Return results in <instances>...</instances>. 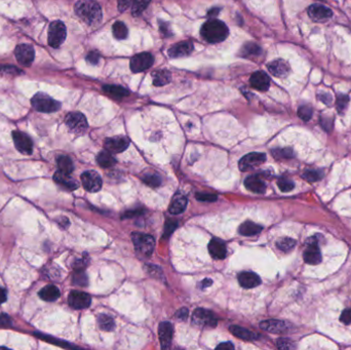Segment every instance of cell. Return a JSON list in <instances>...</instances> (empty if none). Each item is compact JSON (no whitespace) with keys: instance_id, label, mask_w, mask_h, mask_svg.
<instances>
[{"instance_id":"35","label":"cell","mask_w":351,"mask_h":350,"mask_svg":"<svg viewBox=\"0 0 351 350\" xmlns=\"http://www.w3.org/2000/svg\"><path fill=\"white\" fill-rule=\"evenodd\" d=\"M98 323H99V326H100V327L102 328V330L106 331V332L113 331L114 327H115L114 320L111 316H109L107 314L99 315Z\"/></svg>"},{"instance_id":"4","label":"cell","mask_w":351,"mask_h":350,"mask_svg":"<svg viewBox=\"0 0 351 350\" xmlns=\"http://www.w3.org/2000/svg\"><path fill=\"white\" fill-rule=\"evenodd\" d=\"M67 36V30L66 26L64 25L61 21H55L52 22L48 28V36L47 41L48 45L51 47H59L63 45V42L65 41Z\"/></svg>"},{"instance_id":"12","label":"cell","mask_w":351,"mask_h":350,"mask_svg":"<svg viewBox=\"0 0 351 350\" xmlns=\"http://www.w3.org/2000/svg\"><path fill=\"white\" fill-rule=\"evenodd\" d=\"M304 260L306 263L316 265L322 261L321 250L318 248V242L315 241V237L309 238L307 240V249L304 252Z\"/></svg>"},{"instance_id":"11","label":"cell","mask_w":351,"mask_h":350,"mask_svg":"<svg viewBox=\"0 0 351 350\" xmlns=\"http://www.w3.org/2000/svg\"><path fill=\"white\" fill-rule=\"evenodd\" d=\"M13 140L16 148L21 153L30 155L33 152V142L25 133L18 131L13 132Z\"/></svg>"},{"instance_id":"37","label":"cell","mask_w":351,"mask_h":350,"mask_svg":"<svg viewBox=\"0 0 351 350\" xmlns=\"http://www.w3.org/2000/svg\"><path fill=\"white\" fill-rule=\"evenodd\" d=\"M323 172L317 171V169H308L303 174V178L308 182H316L323 178Z\"/></svg>"},{"instance_id":"56","label":"cell","mask_w":351,"mask_h":350,"mask_svg":"<svg viewBox=\"0 0 351 350\" xmlns=\"http://www.w3.org/2000/svg\"><path fill=\"white\" fill-rule=\"evenodd\" d=\"M234 348L233 344L230 342H225V343H221L217 346V349L220 350H232Z\"/></svg>"},{"instance_id":"33","label":"cell","mask_w":351,"mask_h":350,"mask_svg":"<svg viewBox=\"0 0 351 350\" xmlns=\"http://www.w3.org/2000/svg\"><path fill=\"white\" fill-rule=\"evenodd\" d=\"M97 162L102 167L105 168L112 167L116 164V159L109 151H101L97 156Z\"/></svg>"},{"instance_id":"27","label":"cell","mask_w":351,"mask_h":350,"mask_svg":"<svg viewBox=\"0 0 351 350\" xmlns=\"http://www.w3.org/2000/svg\"><path fill=\"white\" fill-rule=\"evenodd\" d=\"M229 331L239 339H242V340H248V341H252V340H257L259 338V336L257 334H255L254 332H251L247 328L238 327V326H231L229 327Z\"/></svg>"},{"instance_id":"16","label":"cell","mask_w":351,"mask_h":350,"mask_svg":"<svg viewBox=\"0 0 351 350\" xmlns=\"http://www.w3.org/2000/svg\"><path fill=\"white\" fill-rule=\"evenodd\" d=\"M130 145V140L126 137H114L109 138L105 141L106 150L110 153H120L123 152Z\"/></svg>"},{"instance_id":"23","label":"cell","mask_w":351,"mask_h":350,"mask_svg":"<svg viewBox=\"0 0 351 350\" xmlns=\"http://www.w3.org/2000/svg\"><path fill=\"white\" fill-rule=\"evenodd\" d=\"M238 281L242 288L253 289L261 283V279L254 272H242L238 275Z\"/></svg>"},{"instance_id":"49","label":"cell","mask_w":351,"mask_h":350,"mask_svg":"<svg viewBox=\"0 0 351 350\" xmlns=\"http://www.w3.org/2000/svg\"><path fill=\"white\" fill-rule=\"evenodd\" d=\"M158 23H159V29H161V32L164 36H172L171 28H169V25L167 23H164L163 21H159Z\"/></svg>"},{"instance_id":"31","label":"cell","mask_w":351,"mask_h":350,"mask_svg":"<svg viewBox=\"0 0 351 350\" xmlns=\"http://www.w3.org/2000/svg\"><path fill=\"white\" fill-rule=\"evenodd\" d=\"M187 207V198L183 195H178L174 198L173 203L169 206V213L173 215H179L183 213Z\"/></svg>"},{"instance_id":"51","label":"cell","mask_w":351,"mask_h":350,"mask_svg":"<svg viewBox=\"0 0 351 350\" xmlns=\"http://www.w3.org/2000/svg\"><path fill=\"white\" fill-rule=\"evenodd\" d=\"M321 124H322V126L324 127L326 131H331L332 126H333V120L329 119V118L322 117L321 118Z\"/></svg>"},{"instance_id":"20","label":"cell","mask_w":351,"mask_h":350,"mask_svg":"<svg viewBox=\"0 0 351 350\" xmlns=\"http://www.w3.org/2000/svg\"><path fill=\"white\" fill-rule=\"evenodd\" d=\"M209 252L215 259L222 260L226 257L227 250L225 243L218 238H212L209 243Z\"/></svg>"},{"instance_id":"48","label":"cell","mask_w":351,"mask_h":350,"mask_svg":"<svg viewBox=\"0 0 351 350\" xmlns=\"http://www.w3.org/2000/svg\"><path fill=\"white\" fill-rule=\"evenodd\" d=\"M100 54L98 51H91L90 54L87 56V61L92 64V65H97L100 61Z\"/></svg>"},{"instance_id":"46","label":"cell","mask_w":351,"mask_h":350,"mask_svg":"<svg viewBox=\"0 0 351 350\" xmlns=\"http://www.w3.org/2000/svg\"><path fill=\"white\" fill-rule=\"evenodd\" d=\"M276 346H278L280 349H294V348H296L295 343L292 340H290V339H286V338L279 339L278 342H276Z\"/></svg>"},{"instance_id":"25","label":"cell","mask_w":351,"mask_h":350,"mask_svg":"<svg viewBox=\"0 0 351 350\" xmlns=\"http://www.w3.org/2000/svg\"><path fill=\"white\" fill-rule=\"evenodd\" d=\"M54 180L56 183H58L59 185L63 186L64 188H66L68 190H75L78 188V182H76L75 180L71 178L70 175L64 174L60 171L54 175Z\"/></svg>"},{"instance_id":"40","label":"cell","mask_w":351,"mask_h":350,"mask_svg":"<svg viewBox=\"0 0 351 350\" xmlns=\"http://www.w3.org/2000/svg\"><path fill=\"white\" fill-rule=\"evenodd\" d=\"M348 103H349L348 95L342 94V93H340V94L337 95L336 105H337V109H338L339 113H343L346 110Z\"/></svg>"},{"instance_id":"15","label":"cell","mask_w":351,"mask_h":350,"mask_svg":"<svg viewBox=\"0 0 351 350\" xmlns=\"http://www.w3.org/2000/svg\"><path fill=\"white\" fill-rule=\"evenodd\" d=\"M308 16L314 22H325L333 16V12L325 5L312 4L308 7Z\"/></svg>"},{"instance_id":"22","label":"cell","mask_w":351,"mask_h":350,"mask_svg":"<svg viewBox=\"0 0 351 350\" xmlns=\"http://www.w3.org/2000/svg\"><path fill=\"white\" fill-rule=\"evenodd\" d=\"M260 327L262 330L269 332V333H274V334H280V333H284L288 331L289 326L286 325L284 322L281 321H276V320H269V321H264L260 324Z\"/></svg>"},{"instance_id":"58","label":"cell","mask_w":351,"mask_h":350,"mask_svg":"<svg viewBox=\"0 0 351 350\" xmlns=\"http://www.w3.org/2000/svg\"><path fill=\"white\" fill-rule=\"evenodd\" d=\"M219 12H220V8H211L210 12L208 13V16L210 18H216L218 16Z\"/></svg>"},{"instance_id":"24","label":"cell","mask_w":351,"mask_h":350,"mask_svg":"<svg viewBox=\"0 0 351 350\" xmlns=\"http://www.w3.org/2000/svg\"><path fill=\"white\" fill-rule=\"evenodd\" d=\"M244 186L252 192L262 194L266 191V184L261 178L258 176H249L246 181H244Z\"/></svg>"},{"instance_id":"43","label":"cell","mask_w":351,"mask_h":350,"mask_svg":"<svg viewBox=\"0 0 351 350\" xmlns=\"http://www.w3.org/2000/svg\"><path fill=\"white\" fill-rule=\"evenodd\" d=\"M150 1L151 0H136L133 6V15L139 16Z\"/></svg>"},{"instance_id":"19","label":"cell","mask_w":351,"mask_h":350,"mask_svg":"<svg viewBox=\"0 0 351 350\" xmlns=\"http://www.w3.org/2000/svg\"><path fill=\"white\" fill-rule=\"evenodd\" d=\"M250 83L254 89L265 92V91H267L270 87V78L265 72L258 71V72H255L251 76Z\"/></svg>"},{"instance_id":"18","label":"cell","mask_w":351,"mask_h":350,"mask_svg":"<svg viewBox=\"0 0 351 350\" xmlns=\"http://www.w3.org/2000/svg\"><path fill=\"white\" fill-rule=\"evenodd\" d=\"M159 340H161L162 348L166 349L171 345L173 335H174V327L171 323H162L158 327Z\"/></svg>"},{"instance_id":"30","label":"cell","mask_w":351,"mask_h":350,"mask_svg":"<svg viewBox=\"0 0 351 350\" xmlns=\"http://www.w3.org/2000/svg\"><path fill=\"white\" fill-rule=\"evenodd\" d=\"M262 52V48L254 42H249L244 45L240 49V55L243 58H256L259 57Z\"/></svg>"},{"instance_id":"54","label":"cell","mask_w":351,"mask_h":350,"mask_svg":"<svg viewBox=\"0 0 351 350\" xmlns=\"http://www.w3.org/2000/svg\"><path fill=\"white\" fill-rule=\"evenodd\" d=\"M188 314H189V312H188V309H187V308H181V309L176 313L177 318H179V320H181V321H185L186 318L188 317Z\"/></svg>"},{"instance_id":"14","label":"cell","mask_w":351,"mask_h":350,"mask_svg":"<svg viewBox=\"0 0 351 350\" xmlns=\"http://www.w3.org/2000/svg\"><path fill=\"white\" fill-rule=\"evenodd\" d=\"M15 56L22 66H30L34 61V48L29 45H20L15 49Z\"/></svg>"},{"instance_id":"21","label":"cell","mask_w":351,"mask_h":350,"mask_svg":"<svg viewBox=\"0 0 351 350\" xmlns=\"http://www.w3.org/2000/svg\"><path fill=\"white\" fill-rule=\"evenodd\" d=\"M268 70L275 77H285L290 72V66L285 61L279 59L268 64Z\"/></svg>"},{"instance_id":"29","label":"cell","mask_w":351,"mask_h":350,"mask_svg":"<svg viewBox=\"0 0 351 350\" xmlns=\"http://www.w3.org/2000/svg\"><path fill=\"white\" fill-rule=\"evenodd\" d=\"M103 90L105 92L106 94H108L109 97L116 99V100H120L123 99L126 95H129V91L126 89L119 87V86H104Z\"/></svg>"},{"instance_id":"5","label":"cell","mask_w":351,"mask_h":350,"mask_svg":"<svg viewBox=\"0 0 351 350\" xmlns=\"http://www.w3.org/2000/svg\"><path fill=\"white\" fill-rule=\"evenodd\" d=\"M132 239L137 252L141 253L146 257L150 256L152 254L155 246V241L151 235L143 234V233H133Z\"/></svg>"},{"instance_id":"28","label":"cell","mask_w":351,"mask_h":350,"mask_svg":"<svg viewBox=\"0 0 351 350\" xmlns=\"http://www.w3.org/2000/svg\"><path fill=\"white\" fill-rule=\"evenodd\" d=\"M262 229H263L262 226L256 224V223L247 221V222L242 223V224L239 226L238 232L243 236H253V235L259 234V233L262 231Z\"/></svg>"},{"instance_id":"2","label":"cell","mask_w":351,"mask_h":350,"mask_svg":"<svg viewBox=\"0 0 351 350\" xmlns=\"http://www.w3.org/2000/svg\"><path fill=\"white\" fill-rule=\"evenodd\" d=\"M200 34L210 44H218V42L224 41L228 34L229 29L225 23L217 19H212L208 21L207 23L200 29Z\"/></svg>"},{"instance_id":"55","label":"cell","mask_w":351,"mask_h":350,"mask_svg":"<svg viewBox=\"0 0 351 350\" xmlns=\"http://www.w3.org/2000/svg\"><path fill=\"white\" fill-rule=\"evenodd\" d=\"M143 213V210H127L126 213L122 216V218H132L134 216L141 215Z\"/></svg>"},{"instance_id":"1","label":"cell","mask_w":351,"mask_h":350,"mask_svg":"<svg viewBox=\"0 0 351 350\" xmlns=\"http://www.w3.org/2000/svg\"><path fill=\"white\" fill-rule=\"evenodd\" d=\"M75 13L90 26L99 25L103 18L101 6L94 0H80L75 4Z\"/></svg>"},{"instance_id":"57","label":"cell","mask_w":351,"mask_h":350,"mask_svg":"<svg viewBox=\"0 0 351 350\" xmlns=\"http://www.w3.org/2000/svg\"><path fill=\"white\" fill-rule=\"evenodd\" d=\"M6 298H7V296H6L5 290L3 288H1V286H0V304L4 303L6 301Z\"/></svg>"},{"instance_id":"44","label":"cell","mask_w":351,"mask_h":350,"mask_svg":"<svg viewBox=\"0 0 351 350\" xmlns=\"http://www.w3.org/2000/svg\"><path fill=\"white\" fill-rule=\"evenodd\" d=\"M278 185L282 192H290V191H292L295 187L294 182L291 181L290 179H285V178L280 179L278 182Z\"/></svg>"},{"instance_id":"47","label":"cell","mask_w":351,"mask_h":350,"mask_svg":"<svg viewBox=\"0 0 351 350\" xmlns=\"http://www.w3.org/2000/svg\"><path fill=\"white\" fill-rule=\"evenodd\" d=\"M196 199L206 203H214L218 199V196L211 193H196Z\"/></svg>"},{"instance_id":"59","label":"cell","mask_w":351,"mask_h":350,"mask_svg":"<svg viewBox=\"0 0 351 350\" xmlns=\"http://www.w3.org/2000/svg\"><path fill=\"white\" fill-rule=\"evenodd\" d=\"M212 281L211 280H204V282H203V288H206V286H209V285H211V283Z\"/></svg>"},{"instance_id":"42","label":"cell","mask_w":351,"mask_h":350,"mask_svg":"<svg viewBox=\"0 0 351 350\" xmlns=\"http://www.w3.org/2000/svg\"><path fill=\"white\" fill-rule=\"evenodd\" d=\"M73 283H75L77 285H87L88 284V278L87 274L83 272V270H76L75 274H74L73 280H72Z\"/></svg>"},{"instance_id":"8","label":"cell","mask_w":351,"mask_h":350,"mask_svg":"<svg viewBox=\"0 0 351 350\" xmlns=\"http://www.w3.org/2000/svg\"><path fill=\"white\" fill-rule=\"evenodd\" d=\"M266 161V155L264 153L252 152L244 155L238 163L239 169L242 172H248L250 169L259 166Z\"/></svg>"},{"instance_id":"39","label":"cell","mask_w":351,"mask_h":350,"mask_svg":"<svg viewBox=\"0 0 351 350\" xmlns=\"http://www.w3.org/2000/svg\"><path fill=\"white\" fill-rule=\"evenodd\" d=\"M143 182L145 184H147L148 186L151 187H157L162 184V179L158 175H154V174H149V175H145L143 178Z\"/></svg>"},{"instance_id":"50","label":"cell","mask_w":351,"mask_h":350,"mask_svg":"<svg viewBox=\"0 0 351 350\" xmlns=\"http://www.w3.org/2000/svg\"><path fill=\"white\" fill-rule=\"evenodd\" d=\"M340 321H341L345 325L351 324V309H345L342 312L341 317H340Z\"/></svg>"},{"instance_id":"17","label":"cell","mask_w":351,"mask_h":350,"mask_svg":"<svg viewBox=\"0 0 351 350\" xmlns=\"http://www.w3.org/2000/svg\"><path fill=\"white\" fill-rule=\"evenodd\" d=\"M193 51V44L191 41H181L168 49V57L173 59L184 58Z\"/></svg>"},{"instance_id":"13","label":"cell","mask_w":351,"mask_h":350,"mask_svg":"<svg viewBox=\"0 0 351 350\" xmlns=\"http://www.w3.org/2000/svg\"><path fill=\"white\" fill-rule=\"evenodd\" d=\"M68 303L74 309H86L91 305L92 298L87 293L72 291L68 297Z\"/></svg>"},{"instance_id":"32","label":"cell","mask_w":351,"mask_h":350,"mask_svg":"<svg viewBox=\"0 0 351 350\" xmlns=\"http://www.w3.org/2000/svg\"><path fill=\"white\" fill-rule=\"evenodd\" d=\"M152 78H153V84L155 87H163L171 81L172 75L171 73L166 70H159L153 73Z\"/></svg>"},{"instance_id":"26","label":"cell","mask_w":351,"mask_h":350,"mask_svg":"<svg viewBox=\"0 0 351 350\" xmlns=\"http://www.w3.org/2000/svg\"><path fill=\"white\" fill-rule=\"evenodd\" d=\"M60 290L56 285L48 284L39 292L40 298L47 302H54L60 298Z\"/></svg>"},{"instance_id":"6","label":"cell","mask_w":351,"mask_h":350,"mask_svg":"<svg viewBox=\"0 0 351 350\" xmlns=\"http://www.w3.org/2000/svg\"><path fill=\"white\" fill-rule=\"evenodd\" d=\"M192 324L201 328L215 327L218 325L217 316L210 310L197 308L192 314Z\"/></svg>"},{"instance_id":"9","label":"cell","mask_w":351,"mask_h":350,"mask_svg":"<svg viewBox=\"0 0 351 350\" xmlns=\"http://www.w3.org/2000/svg\"><path fill=\"white\" fill-rule=\"evenodd\" d=\"M153 56L149 52L138 54L131 59V69L135 73H139L147 70L153 65Z\"/></svg>"},{"instance_id":"10","label":"cell","mask_w":351,"mask_h":350,"mask_svg":"<svg viewBox=\"0 0 351 350\" xmlns=\"http://www.w3.org/2000/svg\"><path fill=\"white\" fill-rule=\"evenodd\" d=\"M81 182L84 189L89 192H98L102 188V178L97 172L88 171L81 175Z\"/></svg>"},{"instance_id":"36","label":"cell","mask_w":351,"mask_h":350,"mask_svg":"<svg viewBox=\"0 0 351 350\" xmlns=\"http://www.w3.org/2000/svg\"><path fill=\"white\" fill-rule=\"evenodd\" d=\"M112 31H113V34H114L115 38L120 39V40L125 39L127 37V34H129V30H127V27L122 22H115L113 24Z\"/></svg>"},{"instance_id":"53","label":"cell","mask_w":351,"mask_h":350,"mask_svg":"<svg viewBox=\"0 0 351 350\" xmlns=\"http://www.w3.org/2000/svg\"><path fill=\"white\" fill-rule=\"evenodd\" d=\"M318 99H320L326 105H329L332 103V100H333L332 97H331V94H328L327 93H323L318 94Z\"/></svg>"},{"instance_id":"41","label":"cell","mask_w":351,"mask_h":350,"mask_svg":"<svg viewBox=\"0 0 351 350\" xmlns=\"http://www.w3.org/2000/svg\"><path fill=\"white\" fill-rule=\"evenodd\" d=\"M295 245H296V241L289 237L281 238L278 241V248L283 252H288V251L292 250L295 247Z\"/></svg>"},{"instance_id":"45","label":"cell","mask_w":351,"mask_h":350,"mask_svg":"<svg viewBox=\"0 0 351 350\" xmlns=\"http://www.w3.org/2000/svg\"><path fill=\"white\" fill-rule=\"evenodd\" d=\"M272 155L278 158V159H281V158H291L294 156L293 151L289 148H284V149H275L272 150Z\"/></svg>"},{"instance_id":"7","label":"cell","mask_w":351,"mask_h":350,"mask_svg":"<svg viewBox=\"0 0 351 350\" xmlns=\"http://www.w3.org/2000/svg\"><path fill=\"white\" fill-rule=\"evenodd\" d=\"M68 129L74 134H83L88 129V121L86 116L80 112H71L66 116L65 119Z\"/></svg>"},{"instance_id":"34","label":"cell","mask_w":351,"mask_h":350,"mask_svg":"<svg viewBox=\"0 0 351 350\" xmlns=\"http://www.w3.org/2000/svg\"><path fill=\"white\" fill-rule=\"evenodd\" d=\"M58 167H59V171L64 173V174H67V175H70L73 169H74V165H73V163L71 161V158L68 157V156H60L58 158Z\"/></svg>"},{"instance_id":"3","label":"cell","mask_w":351,"mask_h":350,"mask_svg":"<svg viewBox=\"0 0 351 350\" xmlns=\"http://www.w3.org/2000/svg\"><path fill=\"white\" fill-rule=\"evenodd\" d=\"M31 104L35 110L42 113H52L58 111L61 108V104L59 102L44 93H36L34 97L32 98Z\"/></svg>"},{"instance_id":"38","label":"cell","mask_w":351,"mask_h":350,"mask_svg":"<svg viewBox=\"0 0 351 350\" xmlns=\"http://www.w3.org/2000/svg\"><path fill=\"white\" fill-rule=\"evenodd\" d=\"M312 107L309 105L300 106L299 110H298V115H299V117L304 121L309 120L312 117Z\"/></svg>"},{"instance_id":"52","label":"cell","mask_w":351,"mask_h":350,"mask_svg":"<svg viewBox=\"0 0 351 350\" xmlns=\"http://www.w3.org/2000/svg\"><path fill=\"white\" fill-rule=\"evenodd\" d=\"M177 227V223L176 222H173V221H167L166 222V225H165V232H164V235H168L171 234V233L176 229Z\"/></svg>"}]
</instances>
